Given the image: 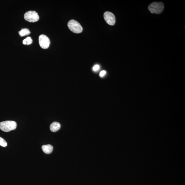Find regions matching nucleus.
<instances>
[{
	"label": "nucleus",
	"instance_id": "obj_8",
	"mask_svg": "<svg viewBox=\"0 0 185 185\" xmlns=\"http://www.w3.org/2000/svg\"><path fill=\"white\" fill-rule=\"evenodd\" d=\"M60 127V123L57 122H54L50 125V129L52 132H55L59 130Z\"/></svg>",
	"mask_w": 185,
	"mask_h": 185
},
{
	"label": "nucleus",
	"instance_id": "obj_9",
	"mask_svg": "<svg viewBox=\"0 0 185 185\" xmlns=\"http://www.w3.org/2000/svg\"><path fill=\"white\" fill-rule=\"evenodd\" d=\"M30 30L27 28L25 29H22L21 31L19 32L20 36L21 37L24 36H28L30 33Z\"/></svg>",
	"mask_w": 185,
	"mask_h": 185
},
{
	"label": "nucleus",
	"instance_id": "obj_11",
	"mask_svg": "<svg viewBox=\"0 0 185 185\" xmlns=\"http://www.w3.org/2000/svg\"><path fill=\"white\" fill-rule=\"evenodd\" d=\"M7 145V143L4 139L0 137V145L1 146L5 147Z\"/></svg>",
	"mask_w": 185,
	"mask_h": 185
},
{
	"label": "nucleus",
	"instance_id": "obj_12",
	"mask_svg": "<svg viewBox=\"0 0 185 185\" xmlns=\"http://www.w3.org/2000/svg\"><path fill=\"white\" fill-rule=\"evenodd\" d=\"M99 65H95V66L93 67V70L94 71H96L99 69Z\"/></svg>",
	"mask_w": 185,
	"mask_h": 185
},
{
	"label": "nucleus",
	"instance_id": "obj_4",
	"mask_svg": "<svg viewBox=\"0 0 185 185\" xmlns=\"http://www.w3.org/2000/svg\"><path fill=\"white\" fill-rule=\"evenodd\" d=\"M25 20L30 22H35L39 19L38 15L34 11H30L25 13L24 15Z\"/></svg>",
	"mask_w": 185,
	"mask_h": 185
},
{
	"label": "nucleus",
	"instance_id": "obj_5",
	"mask_svg": "<svg viewBox=\"0 0 185 185\" xmlns=\"http://www.w3.org/2000/svg\"><path fill=\"white\" fill-rule=\"evenodd\" d=\"M39 43L41 47L44 49L48 48L51 43L48 37L43 34L39 36Z\"/></svg>",
	"mask_w": 185,
	"mask_h": 185
},
{
	"label": "nucleus",
	"instance_id": "obj_13",
	"mask_svg": "<svg viewBox=\"0 0 185 185\" xmlns=\"http://www.w3.org/2000/svg\"><path fill=\"white\" fill-rule=\"evenodd\" d=\"M106 73V71L105 70H103L101 71V72L100 73L99 75L100 77H103V76L105 75Z\"/></svg>",
	"mask_w": 185,
	"mask_h": 185
},
{
	"label": "nucleus",
	"instance_id": "obj_2",
	"mask_svg": "<svg viewBox=\"0 0 185 185\" xmlns=\"http://www.w3.org/2000/svg\"><path fill=\"white\" fill-rule=\"evenodd\" d=\"M164 4L162 2H154L150 4L148 9L152 14H159L164 9Z\"/></svg>",
	"mask_w": 185,
	"mask_h": 185
},
{
	"label": "nucleus",
	"instance_id": "obj_6",
	"mask_svg": "<svg viewBox=\"0 0 185 185\" xmlns=\"http://www.w3.org/2000/svg\"><path fill=\"white\" fill-rule=\"evenodd\" d=\"M104 19L107 23L110 25H113L116 22V19L114 14L110 12H106L104 15Z\"/></svg>",
	"mask_w": 185,
	"mask_h": 185
},
{
	"label": "nucleus",
	"instance_id": "obj_1",
	"mask_svg": "<svg viewBox=\"0 0 185 185\" xmlns=\"http://www.w3.org/2000/svg\"><path fill=\"white\" fill-rule=\"evenodd\" d=\"M17 123L13 121H6L0 123V129L5 132L15 130L17 127Z\"/></svg>",
	"mask_w": 185,
	"mask_h": 185
},
{
	"label": "nucleus",
	"instance_id": "obj_10",
	"mask_svg": "<svg viewBox=\"0 0 185 185\" xmlns=\"http://www.w3.org/2000/svg\"><path fill=\"white\" fill-rule=\"evenodd\" d=\"M32 43V40L30 37H27L23 41V44L24 45H29L31 44Z\"/></svg>",
	"mask_w": 185,
	"mask_h": 185
},
{
	"label": "nucleus",
	"instance_id": "obj_7",
	"mask_svg": "<svg viewBox=\"0 0 185 185\" xmlns=\"http://www.w3.org/2000/svg\"><path fill=\"white\" fill-rule=\"evenodd\" d=\"M43 151L44 153L49 154L52 153L53 149V147L51 145H43L42 147Z\"/></svg>",
	"mask_w": 185,
	"mask_h": 185
},
{
	"label": "nucleus",
	"instance_id": "obj_3",
	"mask_svg": "<svg viewBox=\"0 0 185 185\" xmlns=\"http://www.w3.org/2000/svg\"><path fill=\"white\" fill-rule=\"evenodd\" d=\"M68 27L71 31L75 33H80L83 31V28L77 21L71 20L68 23Z\"/></svg>",
	"mask_w": 185,
	"mask_h": 185
}]
</instances>
